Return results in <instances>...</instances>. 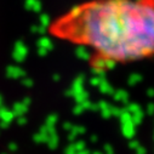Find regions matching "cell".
<instances>
[{
	"label": "cell",
	"mask_w": 154,
	"mask_h": 154,
	"mask_svg": "<svg viewBox=\"0 0 154 154\" xmlns=\"http://www.w3.org/2000/svg\"><path fill=\"white\" fill-rule=\"evenodd\" d=\"M50 38L86 49L103 73L154 58V0H85L54 17Z\"/></svg>",
	"instance_id": "1"
}]
</instances>
